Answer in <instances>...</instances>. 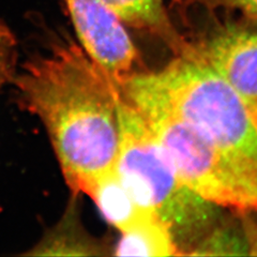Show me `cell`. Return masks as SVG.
<instances>
[{"instance_id":"6da1fadb","label":"cell","mask_w":257,"mask_h":257,"mask_svg":"<svg viewBox=\"0 0 257 257\" xmlns=\"http://www.w3.org/2000/svg\"><path fill=\"white\" fill-rule=\"evenodd\" d=\"M12 80L19 103L43 123L69 189L88 195L116 164V84L70 38L24 64Z\"/></svg>"},{"instance_id":"7a4b0ae2","label":"cell","mask_w":257,"mask_h":257,"mask_svg":"<svg viewBox=\"0 0 257 257\" xmlns=\"http://www.w3.org/2000/svg\"><path fill=\"white\" fill-rule=\"evenodd\" d=\"M135 105L149 106L226 150L257 160V125L225 80L193 51L165 67L135 72L117 86Z\"/></svg>"},{"instance_id":"3957f363","label":"cell","mask_w":257,"mask_h":257,"mask_svg":"<svg viewBox=\"0 0 257 257\" xmlns=\"http://www.w3.org/2000/svg\"><path fill=\"white\" fill-rule=\"evenodd\" d=\"M117 89L116 171L139 204L170 227L181 255L188 256L218 224L216 206L182 181L141 110Z\"/></svg>"},{"instance_id":"277c9868","label":"cell","mask_w":257,"mask_h":257,"mask_svg":"<svg viewBox=\"0 0 257 257\" xmlns=\"http://www.w3.org/2000/svg\"><path fill=\"white\" fill-rule=\"evenodd\" d=\"M135 106L193 192L214 206L257 212V160L219 147L159 109Z\"/></svg>"},{"instance_id":"5b68a950","label":"cell","mask_w":257,"mask_h":257,"mask_svg":"<svg viewBox=\"0 0 257 257\" xmlns=\"http://www.w3.org/2000/svg\"><path fill=\"white\" fill-rule=\"evenodd\" d=\"M189 42L232 88L257 125V19L216 20Z\"/></svg>"},{"instance_id":"8992f818","label":"cell","mask_w":257,"mask_h":257,"mask_svg":"<svg viewBox=\"0 0 257 257\" xmlns=\"http://www.w3.org/2000/svg\"><path fill=\"white\" fill-rule=\"evenodd\" d=\"M79 45L116 85L135 73L139 52L125 25L101 0H63Z\"/></svg>"},{"instance_id":"52a82bcc","label":"cell","mask_w":257,"mask_h":257,"mask_svg":"<svg viewBox=\"0 0 257 257\" xmlns=\"http://www.w3.org/2000/svg\"><path fill=\"white\" fill-rule=\"evenodd\" d=\"M125 26L159 38L175 55L192 52V45L176 29L163 0H101Z\"/></svg>"},{"instance_id":"ba28073f","label":"cell","mask_w":257,"mask_h":257,"mask_svg":"<svg viewBox=\"0 0 257 257\" xmlns=\"http://www.w3.org/2000/svg\"><path fill=\"white\" fill-rule=\"evenodd\" d=\"M88 196L99 208L106 222L120 231L152 213L139 204L115 167L95 181Z\"/></svg>"},{"instance_id":"9c48e42d","label":"cell","mask_w":257,"mask_h":257,"mask_svg":"<svg viewBox=\"0 0 257 257\" xmlns=\"http://www.w3.org/2000/svg\"><path fill=\"white\" fill-rule=\"evenodd\" d=\"M117 256H182L170 227L149 213L121 231L115 247Z\"/></svg>"},{"instance_id":"30bf717a","label":"cell","mask_w":257,"mask_h":257,"mask_svg":"<svg viewBox=\"0 0 257 257\" xmlns=\"http://www.w3.org/2000/svg\"><path fill=\"white\" fill-rule=\"evenodd\" d=\"M194 255H248L245 235L240 236L236 228L216 224L193 248L190 256Z\"/></svg>"},{"instance_id":"8fae6325","label":"cell","mask_w":257,"mask_h":257,"mask_svg":"<svg viewBox=\"0 0 257 257\" xmlns=\"http://www.w3.org/2000/svg\"><path fill=\"white\" fill-rule=\"evenodd\" d=\"M77 231H74L71 227L69 216L67 222L59 224L58 227L51 232L44 241L40 242L36 247L39 252H36V254H52L54 250H57L55 254H60L61 250H67L66 254H70V250H73L72 252L74 255H82L79 250H82L83 255L98 254L93 251V248L98 246L93 244L91 240H88L86 235Z\"/></svg>"},{"instance_id":"7c38bea8","label":"cell","mask_w":257,"mask_h":257,"mask_svg":"<svg viewBox=\"0 0 257 257\" xmlns=\"http://www.w3.org/2000/svg\"><path fill=\"white\" fill-rule=\"evenodd\" d=\"M18 40L8 24L0 19V88L12 80L18 60Z\"/></svg>"},{"instance_id":"4fadbf2b","label":"cell","mask_w":257,"mask_h":257,"mask_svg":"<svg viewBox=\"0 0 257 257\" xmlns=\"http://www.w3.org/2000/svg\"><path fill=\"white\" fill-rule=\"evenodd\" d=\"M184 7H197L207 11L218 9L238 10L243 15L257 19V0H178Z\"/></svg>"},{"instance_id":"5bb4252c","label":"cell","mask_w":257,"mask_h":257,"mask_svg":"<svg viewBox=\"0 0 257 257\" xmlns=\"http://www.w3.org/2000/svg\"><path fill=\"white\" fill-rule=\"evenodd\" d=\"M252 213L255 212H247L241 214L243 215L242 225L247 242L248 255L257 256V218L252 215Z\"/></svg>"}]
</instances>
